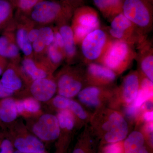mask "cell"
Segmentation results:
<instances>
[{"instance_id":"obj_7","label":"cell","mask_w":153,"mask_h":153,"mask_svg":"<svg viewBox=\"0 0 153 153\" xmlns=\"http://www.w3.org/2000/svg\"><path fill=\"white\" fill-rule=\"evenodd\" d=\"M102 130L105 132V140L107 142L115 143L124 139L128 133L127 122L119 113L111 112L102 126Z\"/></svg>"},{"instance_id":"obj_8","label":"cell","mask_w":153,"mask_h":153,"mask_svg":"<svg viewBox=\"0 0 153 153\" xmlns=\"http://www.w3.org/2000/svg\"><path fill=\"white\" fill-rule=\"evenodd\" d=\"M33 131L42 140L50 141L56 140L60 133L57 118L50 114L42 116L33 126Z\"/></svg>"},{"instance_id":"obj_9","label":"cell","mask_w":153,"mask_h":153,"mask_svg":"<svg viewBox=\"0 0 153 153\" xmlns=\"http://www.w3.org/2000/svg\"><path fill=\"white\" fill-rule=\"evenodd\" d=\"M117 74L111 69L100 63H88L86 71V80L94 85H106L114 82Z\"/></svg>"},{"instance_id":"obj_29","label":"cell","mask_w":153,"mask_h":153,"mask_svg":"<svg viewBox=\"0 0 153 153\" xmlns=\"http://www.w3.org/2000/svg\"><path fill=\"white\" fill-rule=\"evenodd\" d=\"M40 36L44 40L47 47L53 43L54 40V30L49 26L39 28Z\"/></svg>"},{"instance_id":"obj_17","label":"cell","mask_w":153,"mask_h":153,"mask_svg":"<svg viewBox=\"0 0 153 153\" xmlns=\"http://www.w3.org/2000/svg\"><path fill=\"white\" fill-rule=\"evenodd\" d=\"M144 143V137L141 133L138 131L132 132L124 143V153H148Z\"/></svg>"},{"instance_id":"obj_20","label":"cell","mask_w":153,"mask_h":153,"mask_svg":"<svg viewBox=\"0 0 153 153\" xmlns=\"http://www.w3.org/2000/svg\"><path fill=\"white\" fill-rule=\"evenodd\" d=\"M16 102L11 98L4 100L0 104V119L5 123L16 119L17 116Z\"/></svg>"},{"instance_id":"obj_37","label":"cell","mask_w":153,"mask_h":153,"mask_svg":"<svg viewBox=\"0 0 153 153\" xmlns=\"http://www.w3.org/2000/svg\"><path fill=\"white\" fill-rule=\"evenodd\" d=\"M53 42L57 45V47L63 50L64 44L63 38L58 29L54 30V40Z\"/></svg>"},{"instance_id":"obj_26","label":"cell","mask_w":153,"mask_h":153,"mask_svg":"<svg viewBox=\"0 0 153 153\" xmlns=\"http://www.w3.org/2000/svg\"><path fill=\"white\" fill-rule=\"evenodd\" d=\"M57 119L61 128L71 130L74 127V117L68 110L63 109L60 111L57 115Z\"/></svg>"},{"instance_id":"obj_10","label":"cell","mask_w":153,"mask_h":153,"mask_svg":"<svg viewBox=\"0 0 153 153\" xmlns=\"http://www.w3.org/2000/svg\"><path fill=\"white\" fill-rule=\"evenodd\" d=\"M136 59L138 60L142 72L153 82V51L152 44L146 39L137 45Z\"/></svg>"},{"instance_id":"obj_31","label":"cell","mask_w":153,"mask_h":153,"mask_svg":"<svg viewBox=\"0 0 153 153\" xmlns=\"http://www.w3.org/2000/svg\"><path fill=\"white\" fill-rule=\"evenodd\" d=\"M123 144L121 142L111 143L104 148L103 153H123Z\"/></svg>"},{"instance_id":"obj_11","label":"cell","mask_w":153,"mask_h":153,"mask_svg":"<svg viewBox=\"0 0 153 153\" xmlns=\"http://www.w3.org/2000/svg\"><path fill=\"white\" fill-rule=\"evenodd\" d=\"M56 83L51 79L42 78L34 80L31 85V93L40 101H47L52 97L56 90Z\"/></svg>"},{"instance_id":"obj_18","label":"cell","mask_w":153,"mask_h":153,"mask_svg":"<svg viewBox=\"0 0 153 153\" xmlns=\"http://www.w3.org/2000/svg\"><path fill=\"white\" fill-rule=\"evenodd\" d=\"M102 92V90L98 86H88L79 91L78 98L82 103L89 107H97L101 103L100 96Z\"/></svg>"},{"instance_id":"obj_36","label":"cell","mask_w":153,"mask_h":153,"mask_svg":"<svg viewBox=\"0 0 153 153\" xmlns=\"http://www.w3.org/2000/svg\"><path fill=\"white\" fill-rule=\"evenodd\" d=\"M40 36L39 28H33L29 30L28 33V38L31 44L36 41Z\"/></svg>"},{"instance_id":"obj_3","label":"cell","mask_w":153,"mask_h":153,"mask_svg":"<svg viewBox=\"0 0 153 153\" xmlns=\"http://www.w3.org/2000/svg\"><path fill=\"white\" fill-rule=\"evenodd\" d=\"M148 0H125L123 13L142 34L150 32L153 27V13Z\"/></svg>"},{"instance_id":"obj_28","label":"cell","mask_w":153,"mask_h":153,"mask_svg":"<svg viewBox=\"0 0 153 153\" xmlns=\"http://www.w3.org/2000/svg\"><path fill=\"white\" fill-rule=\"evenodd\" d=\"M13 42L12 35L8 33L0 37V57L4 59L7 58L9 50Z\"/></svg>"},{"instance_id":"obj_39","label":"cell","mask_w":153,"mask_h":153,"mask_svg":"<svg viewBox=\"0 0 153 153\" xmlns=\"http://www.w3.org/2000/svg\"><path fill=\"white\" fill-rule=\"evenodd\" d=\"M144 119L148 122H152L153 121V112L152 111H149L145 112L143 115Z\"/></svg>"},{"instance_id":"obj_25","label":"cell","mask_w":153,"mask_h":153,"mask_svg":"<svg viewBox=\"0 0 153 153\" xmlns=\"http://www.w3.org/2000/svg\"><path fill=\"white\" fill-rule=\"evenodd\" d=\"M47 52L49 61L55 65L60 64L65 58L64 51L54 42L47 47Z\"/></svg>"},{"instance_id":"obj_44","label":"cell","mask_w":153,"mask_h":153,"mask_svg":"<svg viewBox=\"0 0 153 153\" xmlns=\"http://www.w3.org/2000/svg\"><path fill=\"white\" fill-rule=\"evenodd\" d=\"M16 1L17 0H10V1L11 3H12V4H13V5L14 7Z\"/></svg>"},{"instance_id":"obj_15","label":"cell","mask_w":153,"mask_h":153,"mask_svg":"<svg viewBox=\"0 0 153 153\" xmlns=\"http://www.w3.org/2000/svg\"><path fill=\"white\" fill-rule=\"evenodd\" d=\"M13 143L14 147L20 152L33 153L45 152L44 144L40 140L33 136L19 137L14 140Z\"/></svg>"},{"instance_id":"obj_21","label":"cell","mask_w":153,"mask_h":153,"mask_svg":"<svg viewBox=\"0 0 153 153\" xmlns=\"http://www.w3.org/2000/svg\"><path fill=\"white\" fill-rule=\"evenodd\" d=\"M22 65L25 72L33 79L46 78L47 72L43 69L38 68L36 63L31 57H26L22 61Z\"/></svg>"},{"instance_id":"obj_1","label":"cell","mask_w":153,"mask_h":153,"mask_svg":"<svg viewBox=\"0 0 153 153\" xmlns=\"http://www.w3.org/2000/svg\"><path fill=\"white\" fill-rule=\"evenodd\" d=\"M74 7L64 1L43 0L27 15L32 23L46 25L52 23H67L72 18Z\"/></svg>"},{"instance_id":"obj_35","label":"cell","mask_w":153,"mask_h":153,"mask_svg":"<svg viewBox=\"0 0 153 153\" xmlns=\"http://www.w3.org/2000/svg\"><path fill=\"white\" fill-rule=\"evenodd\" d=\"M140 108L135 106L133 103L128 105L125 109V112L128 117L131 119H134L137 117L140 112Z\"/></svg>"},{"instance_id":"obj_43","label":"cell","mask_w":153,"mask_h":153,"mask_svg":"<svg viewBox=\"0 0 153 153\" xmlns=\"http://www.w3.org/2000/svg\"><path fill=\"white\" fill-rule=\"evenodd\" d=\"M72 153H86L82 149L80 148H76L73 151Z\"/></svg>"},{"instance_id":"obj_46","label":"cell","mask_w":153,"mask_h":153,"mask_svg":"<svg viewBox=\"0 0 153 153\" xmlns=\"http://www.w3.org/2000/svg\"><path fill=\"white\" fill-rule=\"evenodd\" d=\"M148 1H150V2L152 1V0H148Z\"/></svg>"},{"instance_id":"obj_45","label":"cell","mask_w":153,"mask_h":153,"mask_svg":"<svg viewBox=\"0 0 153 153\" xmlns=\"http://www.w3.org/2000/svg\"><path fill=\"white\" fill-rule=\"evenodd\" d=\"M13 153H27V152H20L19 151H14Z\"/></svg>"},{"instance_id":"obj_32","label":"cell","mask_w":153,"mask_h":153,"mask_svg":"<svg viewBox=\"0 0 153 153\" xmlns=\"http://www.w3.org/2000/svg\"><path fill=\"white\" fill-rule=\"evenodd\" d=\"M33 52L36 54H41L44 51H47V46L42 38L39 36L38 39L32 44Z\"/></svg>"},{"instance_id":"obj_6","label":"cell","mask_w":153,"mask_h":153,"mask_svg":"<svg viewBox=\"0 0 153 153\" xmlns=\"http://www.w3.org/2000/svg\"><path fill=\"white\" fill-rule=\"evenodd\" d=\"M110 21L108 33L112 39L138 45L146 39V36L123 13L117 15Z\"/></svg>"},{"instance_id":"obj_40","label":"cell","mask_w":153,"mask_h":153,"mask_svg":"<svg viewBox=\"0 0 153 153\" xmlns=\"http://www.w3.org/2000/svg\"><path fill=\"white\" fill-rule=\"evenodd\" d=\"M153 127L152 121L148 122L145 127V131L147 133H152Z\"/></svg>"},{"instance_id":"obj_12","label":"cell","mask_w":153,"mask_h":153,"mask_svg":"<svg viewBox=\"0 0 153 153\" xmlns=\"http://www.w3.org/2000/svg\"><path fill=\"white\" fill-rule=\"evenodd\" d=\"M59 94L64 97H73L79 93L82 86V81L68 73L63 74L60 76L57 82Z\"/></svg>"},{"instance_id":"obj_24","label":"cell","mask_w":153,"mask_h":153,"mask_svg":"<svg viewBox=\"0 0 153 153\" xmlns=\"http://www.w3.org/2000/svg\"><path fill=\"white\" fill-rule=\"evenodd\" d=\"M17 112L21 113L25 111L36 113L40 108V105L36 99L29 98L16 102Z\"/></svg>"},{"instance_id":"obj_34","label":"cell","mask_w":153,"mask_h":153,"mask_svg":"<svg viewBox=\"0 0 153 153\" xmlns=\"http://www.w3.org/2000/svg\"><path fill=\"white\" fill-rule=\"evenodd\" d=\"M13 142L9 139H4L0 142V153H13Z\"/></svg>"},{"instance_id":"obj_33","label":"cell","mask_w":153,"mask_h":153,"mask_svg":"<svg viewBox=\"0 0 153 153\" xmlns=\"http://www.w3.org/2000/svg\"><path fill=\"white\" fill-rule=\"evenodd\" d=\"M70 100L62 96H57L53 100V104L56 107L62 109L68 108Z\"/></svg>"},{"instance_id":"obj_4","label":"cell","mask_w":153,"mask_h":153,"mask_svg":"<svg viewBox=\"0 0 153 153\" xmlns=\"http://www.w3.org/2000/svg\"><path fill=\"white\" fill-rule=\"evenodd\" d=\"M71 27L74 33L76 45H80L82 40L89 33L100 28L99 15L95 9L83 6L74 9Z\"/></svg>"},{"instance_id":"obj_19","label":"cell","mask_w":153,"mask_h":153,"mask_svg":"<svg viewBox=\"0 0 153 153\" xmlns=\"http://www.w3.org/2000/svg\"><path fill=\"white\" fill-rule=\"evenodd\" d=\"M28 29L26 27H19L16 32V39L17 46L26 57H31L33 53L32 44L28 38Z\"/></svg>"},{"instance_id":"obj_5","label":"cell","mask_w":153,"mask_h":153,"mask_svg":"<svg viewBox=\"0 0 153 153\" xmlns=\"http://www.w3.org/2000/svg\"><path fill=\"white\" fill-rule=\"evenodd\" d=\"M112 38L101 28L87 35L80 43L82 58L87 63L98 61L103 55Z\"/></svg>"},{"instance_id":"obj_38","label":"cell","mask_w":153,"mask_h":153,"mask_svg":"<svg viewBox=\"0 0 153 153\" xmlns=\"http://www.w3.org/2000/svg\"><path fill=\"white\" fill-rule=\"evenodd\" d=\"M14 91L5 87L0 81V97H6L12 95Z\"/></svg>"},{"instance_id":"obj_22","label":"cell","mask_w":153,"mask_h":153,"mask_svg":"<svg viewBox=\"0 0 153 153\" xmlns=\"http://www.w3.org/2000/svg\"><path fill=\"white\" fill-rule=\"evenodd\" d=\"M1 82L5 87L13 91L19 90L22 87V80L15 70L11 68H8L4 72Z\"/></svg>"},{"instance_id":"obj_14","label":"cell","mask_w":153,"mask_h":153,"mask_svg":"<svg viewBox=\"0 0 153 153\" xmlns=\"http://www.w3.org/2000/svg\"><path fill=\"white\" fill-rule=\"evenodd\" d=\"M58 30L63 38L65 58L68 61H72L77 55L76 45L72 28L67 23H62L60 24Z\"/></svg>"},{"instance_id":"obj_13","label":"cell","mask_w":153,"mask_h":153,"mask_svg":"<svg viewBox=\"0 0 153 153\" xmlns=\"http://www.w3.org/2000/svg\"><path fill=\"white\" fill-rule=\"evenodd\" d=\"M140 74L137 71H131L126 76L122 85L123 97L127 104L133 103L136 98L140 86Z\"/></svg>"},{"instance_id":"obj_30","label":"cell","mask_w":153,"mask_h":153,"mask_svg":"<svg viewBox=\"0 0 153 153\" xmlns=\"http://www.w3.org/2000/svg\"><path fill=\"white\" fill-rule=\"evenodd\" d=\"M68 108L71 110L79 118L82 120H85L87 118V113L82 107L76 102L70 100Z\"/></svg>"},{"instance_id":"obj_16","label":"cell","mask_w":153,"mask_h":153,"mask_svg":"<svg viewBox=\"0 0 153 153\" xmlns=\"http://www.w3.org/2000/svg\"><path fill=\"white\" fill-rule=\"evenodd\" d=\"M94 4L103 17L111 20L122 13L123 0H93Z\"/></svg>"},{"instance_id":"obj_41","label":"cell","mask_w":153,"mask_h":153,"mask_svg":"<svg viewBox=\"0 0 153 153\" xmlns=\"http://www.w3.org/2000/svg\"><path fill=\"white\" fill-rule=\"evenodd\" d=\"M63 1H65L66 2L68 3V4H70L74 7V3L80 2V1H83V0H63Z\"/></svg>"},{"instance_id":"obj_23","label":"cell","mask_w":153,"mask_h":153,"mask_svg":"<svg viewBox=\"0 0 153 153\" xmlns=\"http://www.w3.org/2000/svg\"><path fill=\"white\" fill-rule=\"evenodd\" d=\"M14 7L10 0H0V30L12 20Z\"/></svg>"},{"instance_id":"obj_27","label":"cell","mask_w":153,"mask_h":153,"mask_svg":"<svg viewBox=\"0 0 153 153\" xmlns=\"http://www.w3.org/2000/svg\"><path fill=\"white\" fill-rule=\"evenodd\" d=\"M43 0H17L14 7L21 15L26 16L38 3Z\"/></svg>"},{"instance_id":"obj_2","label":"cell","mask_w":153,"mask_h":153,"mask_svg":"<svg viewBox=\"0 0 153 153\" xmlns=\"http://www.w3.org/2000/svg\"><path fill=\"white\" fill-rule=\"evenodd\" d=\"M136 56L137 52L134 45L112 39L97 62L117 74L126 69L136 59Z\"/></svg>"},{"instance_id":"obj_42","label":"cell","mask_w":153,"mask_h":153,"mask_svg":"<svg viewBox=\"0 0 153 153\" xmlns=\"http://www.w3.org/2000/svg\"><path fill=\"white\" fill-rule=\"evenodd\" d=\"M4 58L0 57V75L3 72L2 64L4 62Z\"/></svg>"}]
</instances>
